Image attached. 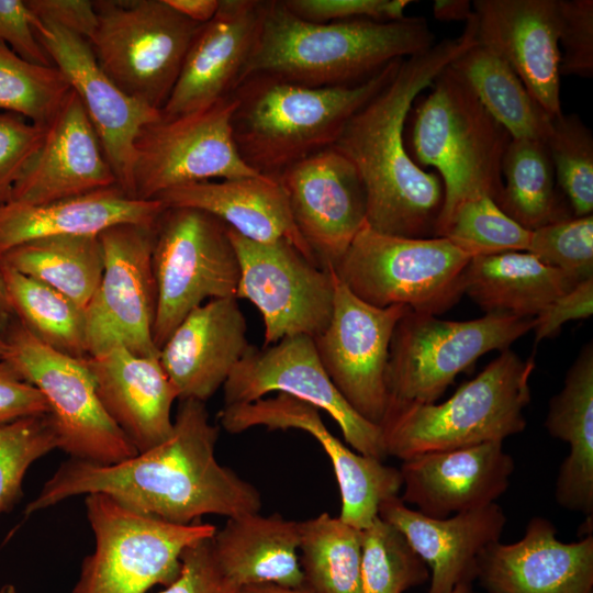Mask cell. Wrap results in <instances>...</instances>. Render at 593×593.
Here are the masks:
<instances>
[{
  "mask_svg": "<svg viewBox=\"0 0 593 593\" xmlns=\"http://www.w3.org/2000/svg\"><path fill=\"white\" fill-rule=\"evenodd\" d=\"M219 432L205 402L181 400L165 441L112 465L69 458L26 505L25 514L92 493L175 524H191L208 514L230 518L259 513V491L217 461Z\"/></svg>",
  "mask_w": 593,
  "mask_h": 593,
  "instance_id": "6da1fadb",
  "label": "cell"
},
{
  "mask_svg": "<svg viewBox=\"0 0 593 593\" xmlns=\"http://www.w3.org/2000/svg\"><path fill=\"white\" fill-rule=\"evenodd\" d=\"M477 42L472 15L462 33L404 58L393 77L346 123L333 147L357 169L367 197V224L383 234L435 237L444 203L437 172L419 167L404 144L413 103L438 74Z\"/></svg>",
  "mask_w": 593,
  "mask_h": 593,
  "instance_id": "7a4b0ae2",
  "label": "cell"
},
{
  "mask_svg": "<svg viewBox=\"0 0 593 593\" xmlns=\"http://www.w3.org/2000/svg\"><path fill=\"white\" fill-rule=\"evenodd\" d=\"M434 45L423 16L316 23L296 16L282 0L262 1L259 33L243 80L267 74L309 87L354 86Z\"/></svg>",
  "mask_w": 593,
  "mask_h": 593,
  "instance_id": "3957f363",
  "label": "cell"
},
{
  "mask_svg": "<svg viewBox=\"0 0 593 593\" xmlns=\"http://www.w3.org/2000/svg\"><path fill=\"white\" fill-rule=\"evenodd\" d=\"M395 60L354 86L309 87L256 74L235 89L233 137L256 171L276 178L289 166L335 144L348 120L395 74Z\"/></svg>",
  "mask_w": 593,
  "mask_h": 593,
  "instance_id": "277c9868",
  "label": "cell"
},
{
  "mask_svg": "<svg viewBox=\"0 0 593 593\" xmlns=\"http://www.w3.org/2000/svg\"><path fill=\"white\" fill-rule=\"evenodd\" d=\"M414 108L411 157L436 169L444 203L435 237L465 201L502 189V161L512 139L485 110L468 83L448 65Z\"/></svg>",
  "mask_w": 593,
  "mask_h": 593,
  "instance_id": "5b68a950",
  "label": "cell"
},
{
  "mask_svg": "<svg viewBox=\"0 0 593 593\" xmlns=\"http://www.w3.org/2000/svg\"><path fill=\"white\" fill-rule=\"evenodd\" d=\"M536 367L510 348L443 403L410 405L385 414L380 427L389 456L417 455L501 441L527 425L529 379Z\"/></svg>",
  "mask_w": 593,
  "mask_h": 593,
  "instance_id": "8992f818",
  "label": "cell"
},
{
  "mask_svg": "<svg viewBox=\"0 0 593 593\" xmlns=\"http://www.w3.org/2000/svg\"><path fill=\"white\" fill-rule=\"evenodd\" d=\"M470 259L446 237L388 235L366 222L333 270L370 305L438 316L465 294Z\"/></svg>",
  "mask_w": 593,
  "mask_h": 593,
  "instance_id": "52a82bcc",
  "label": "cell"
},
{
  "mask_svg": "<svg viewBox=\"0 0 593 593\" xmlns=\"http://www.w3.org/2000/svg\"><path fill=\"white\" fill-rule=\"evenodd\" d=\"M94 549L81 564L72 593H146L179 575L181 556L211 538L216 527L200 521L175 524L92 493L85 499Z\"/></svg>",
  "mask_w": 593,
  "mask_h": 593,
  "instance_id": "ba28073f",
  "label": "cell"
},
{
  "mask_svg": "<svg viewBox=\"0 0 593 593\" xmlns=\"http://www.w3.org/2000/svg\"><path fill=\"white\" fill-rule=\"evenodd\" d=\"M533 327L534 318L506 314L446 321L409 310L398 321L390 342L385 414L436 403L456 377L482 355L508 349Z\"/></svg>",
  "mask_w": 593,
  "mask_h": 593,
  "instance_id": "9c48e42d",
  "label": "cell"
},
{
  "mask_svg": "<svg viewBox=\"0 0 593 593\" xmlns=\"http://www.w3.org/2000/svg\"><path fill=\"white\" fill-rule=\"evenodd\" d=\"M98 25L88 41L109 78L126 94L161 110L202 24L166 0L93 1Z\"/></svg>",
  "mask_w": 593,
  "mask_h": 593,
  "instance_id": "30bf717a",
  "label": "cell"
},
{
  "mask_svg": "<svg viewBox=\"0 0 593 593\" xmlns=\"http://www.w3.org/2000/svg\"><path fill=\"white\" fill-rule=\"evenodd\" d=\"M153 339L160 350L175 328L206 299L236 298L240 268L228 226L198 209L166 208L155 226Z\"/></svg>",
  "mask_w": 593,
  "mask_h": 593,
  "instance_id": "8fae6325",
  "label": "cell"
},
{
  "mask_svg": "<svg viewBox=\"0 0 593 593\" xmlns=\"http://www.w3.org/2000/svg\"><path fill=\"white\" fill-rule=\"evenodd\" d=\"M4 338L3 359L44 395L60 449L70 458L112 465L138 452L102 406L85 359L48 347L19 321Z\"/></svg>",
  "mask_w": 593,
  "mask_h": 593,
  "instance_id": "7c38bea8",
  "label": "cell"
},
{
  "mask_svg": "<svg viewBox=\"0 0 593 593\" xmlns=\"http://www.w3.org/2000/svg\"><path fill=\"white\" fill-rule=\"evenodd\" d=\"M237 104L231 94L145 125L134 144L132 197L152 200L187 183L260 175L242 158L233 137Z\"/></svg>",
  "mask_w": 593,
  "mask_h": 593,
  "instance_id": "4fadbf2b",
  "label": "cell"
},
{
  "mask_svg": "<svg viewBox=\"0 0 593 593\" xmlns=\"http://www.w3.org/2000/svg\"><path fill=\"white\" fill-rule=\"evenodd\" d=\"M240 276L236 299L250 301L265 326V344L284 337H315L328 325L334 306V272L305 258L281 239L258 243L228 227Z\"/></svg>",
  "mask_w": 593,
  "mask_h": 593,
  "instance_id": "5bb4252c",
  "label": "cell"
},
{
  "mask_svg": "<svg viewBox=\"0 0 593 593\" xmlns=\"http://www.w3.org/2000/svg\"><path fill=\"white\" fill-rule=\"evenodd\" d=\"M155 226L120 224L99 235L103 273L86 309L88 357L115 346L141 356H159L153 339Z\"/></svg>",
  "mask_w": 593,
  "mask_h": 593,
  "instance_id": "9a60e30c",
  "label": "cell"
},
{
  "mask_svg": "<svg viewBox=\"0 0 593 593\" xmlns=\"http://www.w3.org/2000/svg\"><path fill=\"white\" fill-rule=\"evenodd\" d=\"M222 388L224 406L250 403L271 392L303 400L326 412L355 451L381 461L388 458L381 427L361 417L340 395L310 336H289L261 348L250 345Z\"/></svg>",
  "mask_w": 593,
  "mask_h": 593,
  "instance_id": "2e32d148",
  "label": "cell"
},
{
  "mask_svg": "<svg viewBox=\"0 0 593 593\" xmlns=\"http://www.w3.org/2000/svg\"><path fill=\"white\" fill-rule=\"evenodd\" d=\"M409 310L405 305H370L334 272L332 317L313 337L321 365L337 391L356 413L378 426L387 411L385 368L391 337Z\"/></svg>",
  "mask_w": 593,
  "mask_h": 593,
  "instance_id": "e0dca14e",
  "label": "cell"
},
{
  "mask_svg": "<svg viewBox=\"0 0 593 593\" xmlns=\"http://www.w3.org/2000/svg\"><path fill=\"white\" fill-rule=\"evenodd\" d=\"M217 416L231 434L264 426L269 430L300 429L313 436L334 468L342 500L339 518L360 530L378 517L380 504L398 496L402 489L400 469L344 445L325 426L316 406L292 395L278 393L250 403L223 405Z\"/></svg>",
  "mask_w": 593,
  "mask_h": 593,
  "instance_id": "ac0fdd59",
  "label": "cell"
},
{
  "mask_svg": "<svg viewBox=\"0 0 593 593\" xmlns=\"http://www.w3.org/2000/svg\"><path fill=\"white\" fill-rule=\"evenodd\" d=\"M294 225L322 269H333L366 223L367 197L351 164L333 146L277 177Z\"/></svg>",
  "mask_w": 593,
  "mask_h": 593,
  "instance_id": "d6986e66",
  "label": "cell"
},
{
  "mask_svg": "<svg viewBox=\"0 0 593 593\" xmlns=\"http://www.w3.org/2000/svg\"><path fill=\"white\" fill-rule=\"evenodd\" d=\"M33 27L43 49L82 103L118 186L132 197L134 144L145 125L161 118L160 111L120 89L101 69L83 37L34 15Z\"/></svg>",
  "mask_w": 593,
  "mask_h": 593,
  "instance_id": "ffe728a7",
  "label": "cell"
},
{
  "mask_svg": "<svg viewBox=\"0 0 593 593\" xmlns=\"http://www.w3.org/2000/svg\"><path fill=\"white\" fill-rule=\"evenodd\" d=\"M477 42L501 57L550 118L560 100L559 0H474Z\"/></svg>",
  "mask_w": 593,
  "mask_h": 593,
  "instance_id": "44dd1931",
  "label": "cell"
},
{
  "mask_svg": "<svg viewBox=\"0 0 593 593\" xmlns=\"http://www.w3.org/2000/svg\"><path fill=\"white\" fill-rule=\"evenodd\" d=\"M261 14L262 1L220 0L190 44L163 116L204 109L233 94L255 48Z\"/></svg>",
  "mask_w": 593,
  "mask_h": 593,
  "instance_id": "7402d4cb",
  "label": "cell"
},
{
  "mask_svg": "<svg viewBox=\"0 0 593 593\" xmlns=\"http://www.w3.org/2000/svg\"><path fill=\"white\" fill-rule=\"evenodd\" d=\"M514 468L501 441L417 455L402 461L401 500L433 518L477 510L506 492Z\"/></svg>",
  "mask_w": 593,
  "mask_h": 593,
  "instance_id": "603a6c76",
  "label": "cell"
},
{
  "mask_svg": "<svg viewBox=\"0 0 593 593\" xmlns=\"http://www.w3.org/2000/svg\"><path fill=\"white\" fill-rule=\"evenodd\" d=\"M477 578L489 593H593V534L563 542L549 519L534 516L519 540L482 552Z\"/></svg>",
  "mask_w": 593,
  "mask_h": 593,
  "instance_id": "cb8c5ba5",
  "label": "cell"
},
{
  "mask_svg": "<svg viewBox=\"0 0 593 593\" xmlns=\"http://www.w3.org/2000/svg\"><path fill=\"white\" fill-rule=\"evenodd\" d=\"M114 186L118 180L98 135L71 90L9 201L38 205Z\"/></svg>",
  "mask_w": 593,
  "mask_h": 593,
  "instance_id": "d4e9b609",
  "label": "cell"
},
{
  "mask_svg": "<svg viewBox=\"0 0 593 593\" xmlns=\"http://www.w3.org/2000/svg\"><path fill=\"white\" fill-rule=\"evenodd\" d=\"M378 516L396 528L429 570L427 593H450L477 577L482 552L501 540L506 515L497 503L433 518L393 496L379 506Z\"/></svg>",
  "mask_w": 593,
  "mask_h": 593,
  "instance_id": "484cf974",
  "label": "cell"
},
{
  "mask_svg": "<svg viewBox=\"0 0 593 593\" xmlns=\"http://www.w3.org/2000/svg\"><path fill=\"white\" fill-rule=\"evenodd\" d=\"M250 344L236 298L212 299L192 310L159 350L178 400L206 402L223 387Z\"/></svg>",
  "mask_w": 593,
  "mask_h": 593,
  "instance_id": "4316f807",
  "label": "cell"
},
{
  "mask_svg": "<svg viewBox=\"0 0 593 593\" xmlns=\"http://www.w3.org/2000/svg\"><path fill=\"white\" fill-rule=\"evenodd\" d=\"M85 360L102 406L138 452L169 437L178 392L159 356H141L115 346Z\"/></svg>",
  "mask_w": 593,
  "mask_h": 593,
  "instance_id": "83f0119b",
  "label": "cell"
},
{
  "mask_svg": "<svg viewBox=\"0 0 593 593\" xmlns=\"http://www.w3.org/2000/svg\"><path fill=\"white\" fill-rule=\"evenodd\" d=\"M159 199L130 197L114 186L32 205L0 204V257L22 244L54 236H99L120 224L156 225L166 210Z\"/></svg>",
  "mask_w": 593,
  "mask_h": 593,
  "instance_id": "f1b7e54d",
  "label": "cell"
},
{
  "mask_svg": "<svg viewBox=\"0 0 593 593\" xmlns=\"http://www.w3.org/2000/svg\"><path fill=\"white\" fill-rule=\"evenodd\" d=\"M156 199L167 208L204 211L258 243L288 240L317 265L294 225L287 195L277 178L260 174L187 183L169 189Z\"/></svg>",
  "mask_w": 593,
  "mask_h": 593,
  "instance_id": "f546056e",
  "label": "cell"
},
{
  "mask_svg": "<svg viewBox=\"0 0 593 593\" xmlns=\"http://www.w3.org/2000/svg\"><path fill=\"white\" fill-rule=\"evenodd\" d=\"M545 427L569 445L555 484L556 502L585 516L580 535L593 530V345H584L562 389L549 401Z\"/></svg>",
  "mask_w": 593,
  "mask_h": 593,
  "instance_id": "4dcf8cb0",
  "label": "cell"
},
{
  "mask_svg": "<svg viewBox=\"0 0 593 593\" xmlns=\"http://www.w3.org/2000/svg\"><path fill=\"white\" fill-rule=\"evenodd\" d=\"M299 542V522L278 513L230 517L211 538L219 568L239 589L264 583L303 586Z\"/></svg>",
  "mask_w": 593,
  "mask_h": 593,
  "instance_id": "1f68e13d",
  "label": "cell"
},
{
  "mask_svg": "<svg viewBox=\"0 0 593 593\" xmlns=\"http://www.w3.org/2000/svg\"><path fill=\"white\" fill-rule=\"evenodd\" d=\"M579 282L528 251H508L472 257L465 271V294L486 314L535 318Z\"/></svg>",
  "mask_w": 593,
  "mask_h": 593,
  "instance_id": "d6a6232c",
  "label": "cell"
},
{
  "mask_svg": "<svg viewBox=\"0 0 593 593\" xmlns=\"http://www.w3.org/2000/svg\"><path fill=\"white\" fill-rule=\"evenodd\" d=\"M449 66L512 138L546 139L552 118L495 53L475 42Z\"/></svg>",
  "mask_w": 593,
  "mask_h": 593,
  "instance_id": "836d02e7",
  "label": "cell"
},
{
  "mask_svg": "<svg viewBox=\"0 0 593 593\" xmlns=\"http://www.w3.org/2000/svg\"><path fill=\"white\" fill-rule=\"evenodd\" d=\"M0 264L49 286L86 310L102 278L103 253L99 236H54L10 249Z\"/></svg>",
  "mask_w": 593,
  "mask_h": 593,
  "instance_id": "e575fe53",
  "label": "cell"
},
{
  "mask_svg": "<svg viewBox=\"0 0 593 593\" xmlns=\"http://www.w3.org/2000/svg\"><path fill=\"white\" fill-rule=\"evenodd\" d=\"M542 139L512 138L502 161L500 209L528 231L570 217Z\"/></svg>",
  "mask_w": 593,
  "mask_h": 593,
  "instance_id": "d590c367",
  "label": "cell"
},
{
  "mask_svg": "<svg viewBox=\"0 0 593 593\" xmlns=\"http://www.w3.org/2000/svg\"><path fill=\"white\" fill-rule=\"evenodd\" d=\"M303 586L313 593H360L362 530L322 513L299 522Z\"/></svg>",
  "mask_w": 593,
  "mask_h": 593,
  "instance_id": "8d00e7d4",
  "label": "cell"
},
{
  "mask_svg": "<svg viewBox=\"0 0 593 593\" xmlns=\"http://www.w3.org/2000/svg\"><path fill=\"white\" fill-rule=\"evenodd\" d=\"M19 322L48 347L77 359L88 357L86 310L49 286L0 264Z\"/></svg>",
  "mask_w": 593,
  "mask_h": 593,
  "instance_id": "74e56055",
  "label": "cell"
},
{
  "mask_svg": "<svg viewBox=\"0 0 593 593\" xmlns=\"http://www.w3.org/2000/svg\"><path fill=\"white\" fill-rule=\"evenodd\" d=\"M70 91L55 65L32 63L0 42V110L48 127Z\"/></svg>",
  "mask_w": 593,
  "mask_h": 593,
  "instance_id": "f35d334b",
  "label": "cell"
},
{
  "mask_svg": "<svg viewBox=\"0 0 593 593\" xmlns=\"http://www.w3.org/2000/svg\"><path fill=\"white\" fill-rule=\"evenodd\" d=\"M429 579L405 537L379 516L362 529L360 593H403Z\"/></svg>",
  "mask_w": 593,
  "mask_h": 593,
  "instance_id": "ab89813d",
  "label": "cell"
},
{
  "mask_svg": "<svg viewBox=\"0 0 593 593\" xmlns=\"http://www.w3.org/2000/svg\"><path fill=\"white\" fill-rule=\"evenodd\" d=\"M532 231L506 215L486 195L462 202L438 237L448 238L468 256L527 251Z\"/></svg>",
  "mask_w": 593,
  "mask_h": 593,
  "instance_id": "60d3db41",
  "label": "cell"
},
{
  "mask_svg": "<svg viewBox=\"0 0 593 593\" xmlns=\"http://www.w3.org/2000/svg\"><path fill=\"white\" fill-rule=\"evenodd\" d=\"M557 184L569 200L573 216L593 211V135L575 114L552 118L545 139Z\"/></svg>",
  "mask_w": 593,
  "mask_h": 593,
  "instance_id": "b9f144b4",
  "label": "cell"
},
{
  "mask_svg": "<svg viewBox=\"0 0 593 593\" xmlns=\"http://www.w3.org/2000/svg\"><path fill=\"white\" fill-rule=\"evenodd\" d=\"M54 449L60 440L49 414L0 425V514L21 497L29 468Z\"/></svg>",
  "mask_w": 593,
  "mask_h": 593,
  "instance_id": "7bdbcfd3",
  "label": "cell"
},
{
  "mask_svg": "<svg viewBox=\"0 0 593 593\" xmlns=\"http://www.w3.org/2000/svg\"><path fill=\"white\" fill-rule=\"evenodd\" d=\"M582 281L593 277V215L570 216L532 231L527 249Z\"/></svg>",
  "mask_w": 593,
  "mask_h": 593,
  "instance_id": "ee69618b",
  "label": "cell"
},
{
  "mask_svg": "<svg viewBox=\"0 0 593 593\" xmlns=\"http://www.w3.org/2000/svg\"><path fill=\"white\" fill-rule=\"evenodd\" d=\"M560 76L593 75V1L559 0Z\"/></svg>",
  "mask_w": 593,
  "mask_h": 593,
  "instance_id": "f6af8a7d",
  "label": "cell"
},
{
  "mask_svg": "<svg viewBox=\"0 0 593 593\" xmlns=\"http://www.w3.org/2000/svg\"><path fill=\"white\" fill-rule=\"evenodd\" d=\"M46 130L21 115L0 113V204L9 201L14 184L41 148Z\"/></svg>",
  "mask_w": 593,
  "mask_h": 593,
  "instance_id": "bcb514c9",
  "label": "cell"
},
{
  "mask_svg": "<svg viewBox=\"0 0 593 593\" xmlns=\"http://www.w3.org/2000/svg\"><path fill=\"white\" fill-rule=\"evenodd\" d=\"M302 20L327 23L354 19H403L410 0H282Z\"/></svg>",
  "mask_w": 593,
  "mask_h": 593,
  "instance_id": "7dc6e473",
  "label": "cell"
},
{
  "mask_svg": "<svg viewBox=\"0 0 593 593\" xmlns=\"http://www.w3.org/2000/svg\"><path fill=\"white\" fill-rule=\"evenodd\" d=\"M211 538L198 541L183 551L179 575L158 593H240V589L219 568Z\"/></svg>",
  "mask_w": 593,
  "mask_h": 593,
  "instance_id": "c3c4849f",
  "label": "cell"
},
{
  "mask_svg": "<svg viewBox=\"0 0 593 593\" xmlns=\"http://www.w3.org/2000/svg\"><path fill=\"white\" fill-rule=\"evenodd\" d=\"M0 42L32 63L54 65L36 37L24 0H0Z\"/></svg>",
  "mask_w": 593,
  "mask_h": 593,
  "instance_id": "681fc988",
  "label": "cell"
},
{
  "mask_svg": "<svg viewBox=\"0 0 593 593\" xmlns=\"http://www.w3.org/2000/svg\"><path fill=\"white\" fill-rule=\"evenodd\" d=\"M593 314V277L580 281L572 290L548 304L535 318L532 331L535 343L555 337L563 324Z\"/></svg>",
  "mask_w": 593,
  "mask_h": 593,
  "instance_id": "f907efd6",
  "label": "cell"
},
{
  "mask_svg": "<svg viewBox=\"0 0 593 593\" xmlns=\"http://www.w3.org/2000/svg\"><path fill=\"white\" fill-rule=\"evenodd\" d=\"M45 414H49V407L41 391L0 358V425Z\"/></svg>",
  "mask_w": 593,
  "mask_h": 593,
  "instance_id": "816d5d0a",
  "label": "cell"
},
{
  "mask_svg": "<svg viewBox=\"0 0 593 593\" xmlns=\"http://www.w3.org/2000/svg\"><path fill=\"white\" fill-rule=\"evenodd\" d=\"M38 20L58 25L89 41L97 29L98 15L89 0H24Z\"/></svg>",
  "mask_w": 593,
  "mask_h": 593,
  "instance_id": "f5cc1de1",
  "label": "cell"
},
{
  "mask_svg": "<svg viewBox=\"0 0 593 593\" xmlns=\"http://www.w3.org/2000/svg\"><path fill=\"white\" fill-rule=\"evenodd\" d=\"M177 12L190 21L204 24L216 13L220 0H166Z\"/></svg>",
  "mask_w": 593,
  "mask_h": 593,
  "instance_id": "db71d44e",
  "label": "cell"
},
{
  "mask_svg": "<svg viewBox=\"0 0 593 593\" xmlns=\"http://www.w3.org/2000/svg\"><path fill=\"white\" fill-rule=\"evenodd\" d=\"M433 14L437 20L467 22L473 14L472 4L468 0H436Z\"/></svg>",
  "mask_w": 593,
  "mask_h": 593,
  "instance_id": "11a10c76",
  "label": "cell"
},
{
  "mask_svg": "<svg viewBox=\"0 0 593 593\" xmlns=\"http://www.w3.org/2000/svg\"><path fill=\"white\" fill-rule=\"evenodd\" d=\"M240 593H313L304 586L288 588L272 583L253 584L240 588Z\"/></svg>",
  "mask_w": 593,
  "mask_h": 593,
  "instance_id": "9f6ffc18",
  "label": "cell"
},
{
  "mask_svg": "<svg viewBox=\"0 0 593 593\" xmlns=\"http://www.w3.org/2000/svg\"><path fill=\"white\" fill-rule=\"evenodd\" d=\"M13 315L14 313L12 311L4 280L0 270V334L8 331L12 324Z\"/></svg>",
  "mask_w": 593,
  "mask_h": 593,
  "instance_id": "6f0895ef",
  "label": "cell"
},
{
  "mask_svg": "<svg viewBox=\"0 0 593 593\" xmlns=\"http://www.w3.org/2000/svg\"><path fill=\"white\" fill-rule=\"evenodd\" d=\"M450 593H475L472 591L470 584L461 583L457 585Z\"/></svg>",
  "mask_w": 593,
  "mask_h": 593,
  "instance_id": "680465c9",
  "label": "cell"
},
{
  "mask_svg": "<svg viewBox=\"0 0 593 593\" xmlns=\"http://www.w3.org/2000/svg\"><path fill=\"white\" fill-rule=\"evenodd\" d=\"M8 351V343L5 338L0 334V358H3Z\"/></svg>",
  "mask_w": 593,
  "mask_h": 593,
  "instance_id": "91938a15",
  "label": "cell"
},
{
  "mask_svg": "<svg viewBox=\"0 0 593 593\" xmlns=\"http://www.w3.org/2000/svg\"><path fill=\"white\" fill-rule=\"evenodd\" d=\"M0 593H18L13 584L7 583L0 586Z\"/></svg>",
  "mask_w": 593,
  "mask_h": 593,
  "instance_id": "94428289",
  "label": "cell"
}]
</instances>
